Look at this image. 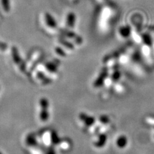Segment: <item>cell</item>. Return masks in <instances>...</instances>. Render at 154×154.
Segmentation results:
<instances>
[{
	"label": "cell",
	"instance_id": "7",
	"mask_svg": "<svg viewBox=\"0 0 154 154\" xmlns=\"http://www.w3.org/2000/svg\"><path fill=\"white\" fill-rule=\"evenodd\" d=\"M117 145L118 147H119L120 148H123L125 147L126 145L127 144V137L124 136H120L118 138L117 140Z\"/></svg>",
	"mask_w": 154,
	"mask_h": 154
},
{
	"label": "cell",
	"instance_id": "6",
	"mask_svg": "<svg viewBox=\"0 0 154 154\" xmlns=\"http://www.w3.org/2000/svg\"><path fill=\"white\" fill-rule=\"evenodd\" d=\"M41 105L42 106V107L44 109L42 112H41V120L43 121H47L48 119V102L46 99H42L41 100Z\"/></svg>",
	"mask_w": 154,
	"mask_h": 154
},
{
	"label": "cell",
	"instance_id": "4",
	"mask_svg": "<svg viewBox=\"0 0 154 154\" xmlns=\"http://www.w3.org/2000/svg\"><path fill=\"white\" fill-rule=\"evenodd\" d=\"M60 32L62 37H64V39L67 40H71L72 42H74L77 45H80L83 42V39L77 34L73 30H66L64 28H62L60 30Z\"/></svg>",
	"mask_w": 154,
	"mask_h": 154
},
{
	"label": "cell",
	"instance_id": "10",
	"mask_svg": "<svg viewBox=\"0 0 154 154\" xmlns=\"http://www.w3.org/2000/svg\"><path fill=\"white\" fill-rule=\"evenodd\" d=\"M71 3H77L79 0H68Z\"/></svg>",
	"mask_w": 154,
	"mask_h": 154
},
{
	"label": "cell",
	"instance_id": "5",
	"mask_svg": "<svg viewBox=\"0 0 154 154\" xmlns=\"http://www.w3.org/2000/svg\"><path fill=\"white\" fill-rule=\"evenodd\" d=\"M132 29L129 25H122L118 28V32L121 37L127 38L132 34Z\"/></svg>",
	"mask_w": 154,
	"mask_h": 154
},
{
	"label": "cell",
	"instance_id": "1",
	"mask_svg": "<svg viewBox=\"0 0 154 154\" xmlns=\"http://www.w3.org/2000/svg\"><path fill=\"white\" fill-rule=\"evenodd\" d=\"M118 14L116 7L112 4H104L98 10L96 26L101 32H107L114 24Z\"/></svg>",
	"mask_w": 154,
	"mask_h": 154
},
{
	"label": "cell",
	"instance_id": "9",
	"mask_svg": "<svg viewBox=\"0 0 154 154\" xmlns=\"http://www.w3.org/2000/svg\"><path fill=\"white\" fill-rule=\"evenodd\" d=\"M105 141H106V137H105V136L102 135L100 137L99 141H97L96 143V145L97 147H102V146H104L105 145Z\"/></svg>",
	"mask_w": 154,
	"mask_h": 154
},
{
	"label": "cell",
	"instance_id": "8",
	"mask_svg": "<svg viewBox=\"0 0 154 154\" xmlns=\"http://www.w3.org/2000/svg\"><path fill=\"white\" fill-rule=\"evenodd\" d=\"M2 5L5 11L9 12L10 10V0H2Z\"/></svg>",
	"mask_w": 154,
	"mask_h": 154
},
{
	"label": "cell",
	"instance_id": "3",
	"mask_svg": "<svg viewBox=\"0 0 154 154\" xmlns=\"http://www.w3.org/2000/svg\"><path fill=\"white\" fill-rule=\"evenodd\" d=\"M78 23V15L73 11H68L64 15V29L73 30Z\"/></svg>",
	"mask_w": 154,
	"mask_h": 154
},
{
	"label": "cell",
	"instance_id": "2",
	"mask_svg": "<svg viewBox=\"0 0 154 154\" xmlns=\"http://www.w3.org/2000/svg\"><path fill=\"white\" fill-rule=\"evenodd\" d=\"M39 23L42 28L47 34L54 35L60 31L58 22L52 14L44 12L39 15Z\"/></svg>",
	"mask_w": 154,
	"mask_h": 154
}]
</instances>
